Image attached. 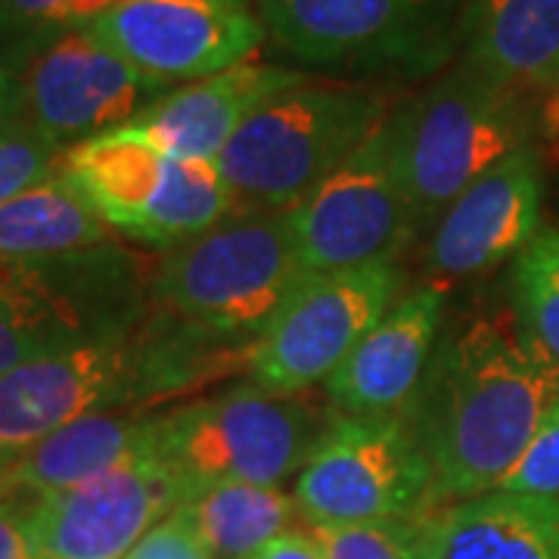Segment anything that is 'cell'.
<instances>
[{"mask_svg": "<svg viewBox=\"0 0 559 559\" xmlns=\"http://www.w3.org/2000/svg\"><path fill=\"white\" fill-rule=\"evenodd\" d=\"M444 289L429 283L395 299L382 320L326 380L348 417H401L417 399L441 336Z\"/></svg>", "mask_w": 559, "mask_h": 559, "instance_id": "cell-17", "label": "cell"}, {"mask_svg": "<svg viewBox=\"0 0 559 559\" xmlns=\"http://www.w3.org/2000/svg\"><path fill=\"white\" fill-rule=\"evenodd\" d=\"M183 503V488L153 444L53 498L28 503L38 559H128L143 535Z\"/></svg>", "mask_w": 559, "mask_h": 559, "instance_id": "cell-15", "label": "cell"}, {"mask_svg": "<svg viewBox=\"0 0 559 559\" xmlns=\"http://www.w3.org/2000/svg\"><path fill=\"white\" fill-rule=\"evenodd\" d=\"M0 559H38L28 532V503L0 495Z\"/></svg>", "mask_w": 559, "mask_h": 559, "instance_id": "cell-30", "label": "cell"}, {"mask_svg": "<svg viewBox=\"0 0 559 559\" xmlns=\"http://www.w3.org/2000/svg\"><path fill=\"white\" fill-rule=\"evenodd\" d=\"M13 124H22V84L7 47H0V131Z\"/></svg>", "mask_w": 559, "mask_h": 559, "instance_id": "cell-31", "label": "cell"}, {"mask_svg": "<svg viewBox=\"0 0 559 559\" xmlns=\"http://www.w3.org/2000/svg\"><path fill=\"white\" fill-rule=\"evenodd\" d=\"M128 559H215L202 544L200 532L183 510H171L159 525H153Z\"/></svg>", "mask_w": 559, "mask_h": 559, "instance_id": "cell-29", "label": "cell"}, {"mask_svg": "<svg viewBox=\"0 0 559 559\" xmlns=\"http://www.w3.org/2000/svg\"><path fill=\"white\" fill-rule=\"evenodd\" d=\"M466 66L510 91H559V0H466Z\"/></svg>", "mask_w": 559, "mask_h": 559, "instance_id": "cell-21", "label": "cell"}, {"mask_svg": "<svg viewBox=\"0 0 559 559\" xmlns=\"http://www.w3.org/2000/svg\"><path fill=\"white\" fill-rule=\"evenodd\" d=\"M62 146L38 134L25 121L0 131V205L16 200L28 187L57 175Z\"/></svg>", "mask_w": 559, "mask_h": 559, "instance_id": "cell-26", "label": "cell"}, {"mask_svg": "<svg viewBox=\"0 0 559 559\" xmlns=\"http://www.w3.org/2000/svg\"><path fill=\"white\" fill-rule=\"evenodd\" d=\"M264 32L293 60L358 75L423 79L460 44V0H255Z\"/></svg>", "mask_w": 559, "mask_h": 559, "instance_id": "cell-6", "label": "cell"}, {"mask_svg": "<svg viewBox=\"0 0 559 559\" xmlns=\"http://www.w3.org/2000/svg\"><path fill=\"white\" fill-rule=\"evenodd\" d=\"M389 128L414 234H423L466 187L532 143L535 119L525 94L463 62L401 106Z\"/></svg>", "mask_w": 559, "mask_h": 559, "instance_id": "cell-4", "label": "cell"}, {"mask_svg": "<svg viewBox=\"0 0 559 559\" xmlns=\"http://www.w3.org/2000/svg\"><path fill=\"white\" fill-rule=\"evenodd\" d=\"M289 227L308 277L395 261L417 234L389 121L289 212Z\"/></svg>", "mask_w": 559, "mask_h": 559, "instance_id": "cell-12", "label": "cell"}, {"mask_svg": "<svg viewBox=\"0 0 559 559\" xmlns=\"http://www.w3.org/2000/svg\"><path fill=\"white\" fill-rule=\"evenodd\" d=\"M60 171L109 230L153 246L197 240L237 209L218 162L171 156L134 124L66 146Z\"/></svg>", "mask_w": 559, "mask_h": 559, "instance_id": "cell-5", "label": "cell"}, {"mask_svg": "<svg viewBox=\"0 0 559 559\" xmlns=\"http://www.w3.org/2000/svg\"><path fill=\"white\" fill-rule=\"evenodd\" d=\"M395 261L308 277L261 333L249 377L274 395L326 382L399 299Z\"/></svg>", "mask_w": 559, "mask_h": 559, "instance_id": "cell-13", "label": "cell"}, {"mask_svg": "<svg viewBox=\"0 0 559 559\" xmlns=\"http://www.w3.org/2000/svg\"><path fill=\"white\" fill-rule=\"evenodd\" d=\"M305 280L289 212L230 215L162 259L153 308L209 340L255 345Z\"/></svg>", "mask_w": 559, "mask_h": 559, "instance_id": "cell-3", "label": "cell"}, {"mask_svg": "<svg viewBox=\"0 0 559 559\" xmlns=\"http://www.w3.org/2000/svg\"><path fill=\"white\" fill-rule=\"evenodd\" d=\"M544 175L528 143L466 187L432 227L429 264L441 277H479L538 237Z\"/></svg>", "mask_w": 559, "mask_h": 559, "instance_id": "cell-16", "label": "cell"}, {"mask_svg": "<svg viewBox=\"0 0 559 559\" xmlns=\"http://www.w3.org/2000/svg\"><path fill=\"white\" fill-rule=\"evenodd\" d=\"M311 525L414 520L432 510V466L404 417H333L296 476Z\"/></svg>", "mask_w": 559, "mask_h": 559, "instance_id": "cell-9", "label": "cell"}, {"mask_svg": "<svg viewBox=\"0 0 559 559\" xmlns=\"http://www.w3.org/2000/svg\"><path fill=\"white\" fill-rule=\"evenodd\" d=\"M109 242V224L62 171L0 205V259H72Z\"/></svg>", "mask_w": 559, "mask_h": 559, "instance_id": "cell-22", "label": "cell"}, {"mask_svg": "<svg viewBox=\"0 0 559 559\" xmlns=\"http://www.w3.org/2000/svg\"><path fill=\"white\" fill-rule=\"evenodd\" d=\"M252 559H326L323 557V550H320V544L311 538V532L308 535H301V532H286V535H280L277 540H271L264 550H259Z\"/></svg>", "mask_w": 559, "mask_h": 559, "instance_id": "cell-32", "label": "cell"}, {"mask_svg": "<svg viewBox=\"0 0 559 559\" xmlns=\"http://www.w3.org/2000/svg\"><path fill=\"white\" fill-rule=\"evenodd\" d=\"M498 491L520 498L559 500V399L544 414L538 432L532 436L528 448L522 451V457Z\"/></svg>", "mask_w": 559, "mask_h": 559, "instance_id": "cell-27", "label": "cell"}, {"mask_svg": "<svg viewBox=\"0 0 559 559\" xmlns=\"http://www.w3.org/2000/svg\"><path fill=\"white\" fill-rule=\"evenodd\" d=\"M124 0H0V47L35 35L50 25L91 22Z\"/></svg>", "mask_w": 559, "mask_h": 559, "instance_id": "cell-28", "label": "cell"}, {"mask_svg": "<svg viewBox=\"0 0 559 559\" xmlns=\"http://www.w3.org/2000/svg\"><path fill=\"white\" fill-rule=\"evenodd\" d=\"M156 401L146 320L128 333L25 360L0 377V473L79 419Z\"/></svg>", "mask_w": 559, "mask_h": 559, "instance_id": "cell-10", "label": "cell"}, {"mask_svg": "<svg viewBox=\"0 0 559 559\" xmlns=\"http://www.w3.org/2000/svg\"><path fill=\"white\" fill-rule=\"evenodd\" d=\"M559 399V364L516 314L488 311L441 333L411 404L436 507L498 491Z\"/></svg>", "mask_w": 559, "mask_h": 559, "instance_id": "cell-1", "label": "cell"}, {"mask_svg": "<svg viewBox=\"0 0 559 559\" xmlns=\"http://www.w3.org/2000/svg\"><path fill=\"white\" fill-rule=\"evenodd\" d=\"M417 520V559H559V500L488 491Z\"/></svg>", "mask_w": 559, "mask_h": 559, "instance_id": "cell-19", "label": "cell"}, {"mask_svg": "<svg viewBox=\"0 0 559 559\" xmlns=\"http://www.w3.org/2000/svg\"><path fill=\"white\" fill-rule=\"evenodd\" d=\"M326 559H417V520L311 525Z\"/></svg>", "mask_w": 559, "mask_h": 559, "instance_id": "cell-25", "label": "cell"}, {"mask_svg": "<svg viewBox=\"0 0 559 559\" xmlns=\"http://www.w3.org/2000/svg\"><path fill=\"white\" fill-rule=\"evenodd\" d=\"M138 259L116 242L57 261L0 259V377L143 323Z\"/></svg>", "mask_w": 559, "mask_h": 559, "instance_id": "cell-8", "label": "cell"}, {"mask_svg": "<svg viewBox=\"0 0 559 559\" xmlns=\"http://www.w3.org/2000/svg\"><path fill=\"white\" fill-rule=\"evenodd\" d=\"M323 429L311 404L246 382L159 414L156 454L178 476L183 500L227 481L280 488L299 476Z\"/></svg>", "mask_w": 559, "mask_h": 559, "instance_id": "cell-7", "label": "cell"}, {"mask_svg": "<svg viewBox=\"0 0 559 559\" xmlns=\"http://www.w3.org/2000/svg\"><path fill=\"white\" fill-rule=\"evenodd\" d=\"M87 28L159 91L221 75L264 40L246 0H124Z\"/></svg>", "mask_w": 559, "mask_h": 559, "instance_id": "cell-14", "label": "cell"}, {"mask_svg": "<svg viewBox=\"0 0 559 559\" xmlns=\"http://www.w3.org/2000/svg\"><path fill=\"white\" fill-rule=\"evenodd\" d=\"M159 414L138 407L84 417L40 439L16 463L0 473V495L35 503L97 479L106 469L143 454L156 436Z\"/></svg>", "mask_w": 559, "mask_h": 559, "instance_id": "cell-20", "label": "cell"}, {"mask_svg": "<svg viewBox=\"0 0 559 559\" xmlns=\"http://www.w3.org/2000/svg\"><path fill=\"white\" fill-rule=\"evenodd\" d=\"M513 305L525 336L559 364V230L538 234L516 255Z\"/></svg>", "mask_w": 559, "mask_h": 559, "instance_id": "cell-24", "label": "cell"}, {"mask_svg": "<svg viewBox=\"0 0 559 559\" xmlns=\"http://www.w3.org/2000/svg\"><path fill=\"white\" fill-rule=\"evenodd\" d=\"M7 53L20 72L22 121L62 150L131 124L162 97L87 22L40 28L10 44Z\"/></svg>", "mask_w": 559, "mask_h": 559, "instance_id": "cell-11", "label": "cell"}, {"mask_svg": "<svg viewBox=\"0 0 559 559\" xmlns=\"http://www.w3.org/2000/svg\"><path fill=\"white\" fill-rule=\"evenodd\" d=\"M392 116L382 84L308 79L261 106L218 156L234 215L293 212Z\"/></svg>", "mask_w": 559, "mask_h": 559, "instance_id": "cell-2", "label": "cell"}, {"mask_svg": "<svg viewBox=\"0 0 559 559\" xmlns=\"http://www.w3.org/2000/svg\"><path fill=\"white\" fill-rule=\"evenodd\" d=\"M301 81H308V75L299 69L246 60L221 75L162 94L131 124L171 156L218 162L227 143L264 103Z\"/></svg>", "mask_w": 559, "mask_h": 559, "instance_id": "cell-18", "label": "cell"}, {"mask_svg": "<svg viewBox=\"0 0 559 559\" xmlns=\"http://www.w3.org/2000/svg\"><path fill=\"white\" fill-rule=\"evenodd\" d=\"M200 532L209 554L218 559H252L271 540L289 532L299 507L274 485H212L180 503Z\"/></svg>", "mask_w": 559, "mask_h": 559, "instance_id": "cell-23", "label": "cell"}]
</instances>
